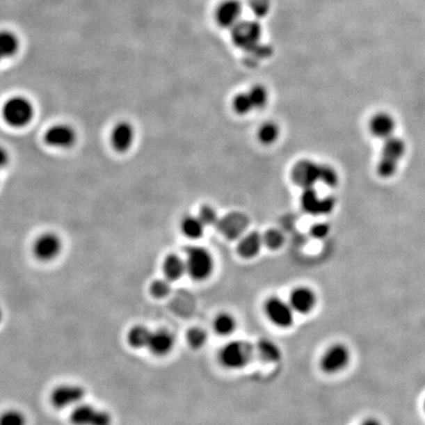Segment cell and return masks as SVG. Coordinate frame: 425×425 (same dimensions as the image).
I'll return each mask as SVG.
<instances>
[{
    "instance_id": "1",
    "label": "cell",
    "mask_w": 425,
    "mask_h": 425,
    "mask_svg": "<svg viewBox=\"0 0 425 425\" xmlns=\"http://www.w3.org/2000/svg\"><path fill=\"white\" fill-rule=\"evenodd\" d=\"M406 151H407V146H406L405 141L396 137L395 135L384 140L378 166H377V173L380 177L383 178L394 177L398 170L401 161L405 156Z\"/></svg>"
},
{
    "instance_id": "2",
    "label": "cell",
    "mask_w": 425,
    "mask_h": 425,
    "mask_svg": "<svg viewBox=\"0 0 425 425\" xmlns=\"http://www.w3.org/2000/svg\"><path fill=\"white\" fill-rule=\"evenodd\" d=\"M254 346L246 341H232L218 353L220 362L229 369H241L252 360Z\"/></svg>"
},
{
    "instance_id": "3",
    "label": "cell",
    "mask_w": 425,
    "mask_h": 425,
    "mask_svg": "<svg viewBox=\"0 0 425 425\" xmlns=\"http://www.w3.org/2000/svg\"><path fill=\"white\" fill-rule=\"evenodd\" d=\"M186 272L195 281H204L214 270L212 255L205 248L192 246L186 250Z\"/></svg>"
},
{
    "instance_id": "4",
    "label": "cell",
    "mask_w": 425,
    "mask_h": 425,
    "mask_svg": "<svg viewBox=\"0 0 425 425\" xmlns=\"http://www.w3.org/2000/svg\"><path fill=\"white\" fill-rule=\"evenodd\" d=\"M34 109L27 99L15 97L6 102L3 108L4 120L13 127H23L32 120Z\"/></svg>"
},
{
    "instance_id": "5",
    "label": "cell",
    "mask_w": 425,
    "mask_h": 425,
    "mask_svg": "<svg viewBox=\"0 0 425 425\" xmlns=\"http://www.w3.org/2000/svg\"><path fill=\"white\" fill-rule=\"evenodd\" d=\"M261 26L256 21H239L232 27V37L241 49L252 51L261 39Z\"/></svg>"
},
{
    "instance_id": "6",
    "label": "cell",
    "mask_w": 425,
    "mask_h": 425,
    "mask_svg": "<svg viewBox=\"0 0 425 425\" xmlns=\"http://www.w3.org/2000/svg\"><path fill=\"white\" fill-rule=\"evenodd\" d=\"M266 315L273 324L280 328H289L293 325L294 311L289 303L279 298H271L265 303Z\"/></svg>"
},
{
    "instance_id": "7",
    "label": "cell",
    "mask_w": 425,
    "mask_h": 425,
    "mask_svg": "<svg viewBox=\"0 0 425 425\" xmlns=\"http://www.w3.org/2000/svg\"><path fill=\"white\" fill-rule=\"evenodd\" d=\"M350 358L351 353L348 348L341 344H337V345L330 346L325 351L320 360V367L326 374H337L348 365Z\"/></svg>"
},
{
    "instance_id": "8",
    "label": "cell",
    "mask_w": 425,
    "mask_h": 425,
    "mask_svg": "<svg viewBox=\"0 0 425 425\" xmlns=\"http://www.w3.org/2000/svg\"><path fill=\"white\" fill-rule=\"evenodd\" d=\"M294 182L303 189H311L320 177V166L310 161L298 163L293 170Z\"/></svg>"
},
{
    "instance_id": "9",
    "label": "cell",
    "mask_w": 425,
    "mask_h": 425,
    "mask_svg": "<svg viewBox=\"0 0 425 425\" xmlns=\"http://www.w3.org/2000/svg\"><path fill=\"white\" fill-rule=\"evenodd\" d=\"M61 239L54 234H42L35 242V255L42 261L52 260L61 253Z\"/></svg>"
},
{
    "instance_id": "10",
    "label": "cell",
    "mask_w": 425,
    "mask_h": 425,
    "mask_svg": "<svg viewBox=\"0 0 425 425\" xmlns=\"http://www.w3.org/2000/svg\"><path fill=\"white\" fill-rule=\"evenodd\" d=\"M84 395V390L79 386L64 385L54 389L51 393V400L54 407L66 408L79 403Z\"/></svg>"
},
{
    "instance_id": "11",
    "label": "cell",
    "mask_w": 425,
    "mask_h": 425,
    "mask_svg": "<svg viewBox=\"0 0 425 425\" xmlns=\"http://www.w3.org/2000/svg\"><path fill=\"white\" fill-rule=\"evenodd\" d=\"M71 422L75 424L106 425L111 422V417L104 412H99L90 406H79L71 414Z\"/></svg>"
},
{
    "instance_id": "12",
    "label": "cell",
    "mask_w": 425,
    "mask_h": 425,
    "mask_svg": "<svg viewBox=\"0 0 425 425\" xmlns=\"http://www.w3.org/2000/svg\"><path fill=\"white\" fill-rule=\"evenodd\" d=\"M75 139L76 134L73 128L63 125H54L45 135L46 143L56 148H68L72 146Z\"/></svg>"
},
{
    "instance_id": "13",
    "label": "cell",
    "mask_w": 425,
    "mask_h": 425,
    "mask_svg": "<svg viewBox=\"0 0 425 425\" xmlns=\"http://www.w3.org/2000/svg\"><path fill=\"white\" fill-rule=\"evenodd\" d=\"M289 305L294 312L300 314H307L316 305V296L306 287H299L294 289L289 296Z\"/></svg>"
},
{
    "instance_id": "14",
    "label": "cell",
    "mask_w": 425,
    "mask_h": 425,
    "mask_svg": "<svg viewBox=\"0 0 425 425\" xmlns=\"http://www.w3.org/2000/svg\"><path fill=\"white\" fill-rule=\"evenodd\" d=\"M396 120L388 113H377L369 121V130L374 136L386 140L394 136L396 130Z\"/></svg>"
},
{
    "instance_id": "15",
    "label": "cell",
    "mask_w": 425,
    "mask_h": 425,
    "mask_svg": "<svg viewBox=\"0 0 425 425\" xmlns=\"http://www.w3.org/2000/svg\"><path fill=\"white\" fill-rule=\"evenodd\" d=\"M241 11V4L237 0H227L218 6L216 19L222 27L232 28L239 22Z\"/></svg>"
},
{
    "instance_id": "16",
    "label": "cell",
    "mask_w": 425,
    "mask_h": 425,
    "mask_svg": "<svg viewBox=\"0 0 425 425\" xmlns=\"http://www.w3.org/2000/svg\"><path fill=\"white\" fill-rule=\"evenodd\" d=\"M175 345V338L173 334L167 330H159L152 333L147 348L155 355H167L173 350Z\"/></svg>"
},
{
    "instance_id": "17",
    "label": "cell",
    "mask_w": 425,
    "mask_h": 425,
    "mask_svg": "<svg viewBox=\"0 0 425 425\" xmlns=\"http://www.w3.org/2000/svg\"><path fill=\"white\" fill-rule=\"evenodd\" d=\"M134 129L128 122H120L113 129L111 142L116 151L125 152L131 147Z\"/></svg>"
},
{
    "instance_id": "18",
    "label": "cell",
    "mask_w": 425,
    "mask_h": 425,
    "mask_svg": "<svg viewBox=\"0 0 425 425\" xmlns=\"http://www.w3.org/2000/svg\"><path fill=\"white\" fill-rule=\"evenodd\" d=\"M246 225L248 222L243 216L232 214L220 220V230L227 239H234L241 236L246 230Z\"/></svg>"
},
{
    "instance_id": "19",
    "label": "cell",
    "mask_w": 425,
    "mask_h": 425,
    "mask_svg": "<svg viewBox=\"0 0 425 425\" xmlns=\"http://www.w3.org/2000/svg\"><path fill=\"white\" fill-rule=\"evenodd\" d=\"M262 246L263 236L257 232H253L242 237L237 250L241 257L250 259L257 255Z\"/></svg>"
},
{
    "instance_id": "20",
    "label": "cell",
    "mask_w": 425,
    "mask_h": 425,
    "mask_svg": "<svg viewBox=\"0 0 425 425\" xmlns=\"http://www.w3.org/2000/svg\"><path fill=\"white\" fill-rule=\"evenodd\" d=\"M163 271L168 281H177L186 272V264L179 256L170 254L163 261Z\"/></svg>"
},
{
    "instance_id": "21",
    "label": "cell",
    "mask_w": 425,
    "mask_h": 425,
    "mask_svg": "<svg viewBox=\"0 0 425 425\" xmlns=\"http://www.w3.org/2000/svg\"><path fill=\"white\" fill-rule=\"evenodd\" d=\"M301 206L306 213L311 215H323V199L318 197L313 187L305 189L301 196Z\"/></svg>"
},
{
    "instance_id": "22",
    "label": "cell",
    "mask_w": 425,
    "mask_h": 425,
    "mask_svg": "<svg viewBox=\"0 0 425 425\" xmlns=\"http://www.w3.org/2000/svg\"><path fill=\"white\" fill-rule=\"evenodd\" d=\"M259 355L268 362H277L281 360L282 353L276 344L267 339H261L256 345Z\"/></svg>"
},
{
    "instance_id": "23",
    "label": "cell",
    "mask_w": 425,
    "mask_h": 425,
    "mask_svg": "<svg viewBox=\"0 0 425 425\" xmlns=\"http://www.w3.org/2000/svg\"><path fill=\"white\" fill-rule=\"evenodd\" d=\"M19 40L15 35L10 32H0V61L10 58L17 52Z\"/></svg>"
},
{
    "instance_id": "24",
    "label": "cell",
    "mask_w": 425,
    "mask_h": 425,
    "mask_svg": "<svg viewBox=\"0 0 425 425\" xmlns=\"http://www.w3.org/2000/svg\"><path fill=\"white\" fill-rule=\"evenodd\" d=\"M204 227L205 225L200 220V218L189 217L184 218L182 222V232L185 236L190 239H200L204 234Z\"/></svg>"
},
{
    "instance_id": "25",
    "label": "cell",
    "mask_w": 425,
    "mask_h": 425,
    "mask_svg": "<svg viewBox=\"0 0 425 425\" xmlns=\"http://www.w3.org/2000/svg\"><path fill=\"white\" fill-rule=\"evenodd\" d=\"M152 332L144 326H135L128 334V343L132 348H147L151 338Z\"/></svg>"
},
{
    "instance_id": "26",
    "label": "cell",
    "mask_w": 425,
    "mask_h": 425,
    "mask_svg": "<svg viewBox=\"0 0 425 425\" xmlns=\"http://www.w3.org/2000/svg\"><path fill=\"white\" fill-rule=\"evenodd\" d=\"M236 327V320L229 313H220L214 321V329L220 336H230L234 333Z\"/></svg>"
},
{
    "instance_id": "27",
    "label": "cell",
    "mask_w": 425,
    "mask_h": 425,
    "mask_svg": "<svg viewBox=\"0 0 425 425\" xmlns=\"http://www.w3.org/2000/svg\"><path fill=\"white\" fill-rule=\"evenodd\" d=\"M207 333L201 328H192L187 332V343L192 348H201L207 342Z\"/></svg>"
},
{
    "instance_id": "28",
    "label": "cell",
    "mask_w": 425,
    "mask_h": 425,
    "mask_svg": "<svg viewBox=\"0 0 425 425\" xmlns=\"http://www.w3.org/2000/svg\"><path fill=\"white\" fill-rule=\"evenodd\" d=\"M278 136H279V129L274 123H265L259 129L258 138L261 143L266 145L274 143Z\"/></svg>"
},
{
    "instance_id": "29",
    "label": "cell",
    "mask_w": 425,
    "mask_h": 425,
    "mask_svg": "<svg viewBox=\"0 0 425 425\" xmlns=\"http://www.w3.org/2000/svg\"><path fill=\"white\" fill-rule=\"evenodd\" d=\"M232 106H234V111L239 115H246L254 109L251 99L249 98L248 93V94L237 95L234 99Z\"/></svg>"
},
{
    "instance_id": "30",
    "label": "cell",
    "mask_w": 425,
    "mask_h": 425,
    "mask_svg": "<svg viewBox=\"0 0 425 425\" xmlns=\"http://www.w3.org/2000/svg\"><path fill=\"white\" fill-rule=\"evenodd\" d=\"M249 98L253 104L254 109H262L267 104L268 95L264 88L261 86L253 87L248 93Z\"/></svg>"
},
{
    "instance_id": "31",
    "label": "cell",
    "mask_w": 425,
    "mask_h": 425,
    "mask_svg": "<svg viewBox=\"0 0 425 425\" xmlns=\"http://www.w3.org/2000/svg\"><path fill=\"white\" fill-rule=\"evenodd\" d=\"M282 243H284V236L279 230H268L263 236V244L273 250L281 248Z\"/></svg>"
},
{
    "instance_id": "32",
    "label": "cell",
    "mask_w": 425,
    "mask_h": 425,
    "mask_svg": "<svg viewBox=\"0 0 425 425\" xmlns=\"http://www.w3.org/2000/svg\"><path fill=\"white\" fill-rule=\"evenodd\" d=\"M150 291L157 298H163L167 296L170 291V284L168 280H156L152 282Z\"/></svg>"
},
{
    "instance_id": "33",
    "label": "cell",
    "mask_w": 425,
    "mask_h": 425,
    "mask_svg": "<svg viewBox=\"0 0 425 425\" xmlns=\"http://www.w3.org/2000/svg\"><path fill=\"white\" fill-rule=\"evenodd\" d=\"M323 184L328 186H335L339 182V177L333 168L329 166H320V177Z\"/></svg>"
},
{
    "instance_id": "34",
    "label": "cell",
    "mask_w": 425,
    "mask_h": 425,
    "mask_svg": "<svg viewBox=\"0 0 425 425\" xmlns=\"http://www.w3.org/2000/svg\"><path fill=\"white\" fill-rule=\"evenodd\" d=\"M25 424V417L16 410H9L0 417L1 425H22Z\"/></svg>"
},
{
    "instance_id": "35",
    "label": "cell",
    "mask_w": 425,
    "mask_h": 425,
    "mask_svg": "<svg viewBox=\"0 0 425 425\" xmlns=\"http://www.w3.org/2000/svg\"><path fill=\"white\" fill-rule=\"evenodd\" d=\"M251 10L259 17H263L269 12L270 0H249Z\"/></svg>"
},
{
    "instance_id": "36",
    "label": "cell",
    "mask_w": 425,
    "mask_h": 425,
    "mask_svg": "<svg viewBox=\"0 0 425 425\" xmlns=\"http://www.w3.org/2000/svg\"><path fill=\"white\" fill-rule=\"evenodd\" d=\"M199 218H200V220L205 225H214L218 222L217 213L215 212L213 208L209 207V206H205V207L201 209Z\"/></svg>"
},
{
    "instance_id": "37",
    "label": "cell",
    "mask_w": 425,
    "mask_h": 425,
    "mask_svg": "<svg viewBox=\"0 0 425 425\" xmlns=\"http://www.w3.org/2000/svg\"><path fill=\"white\" fill-rule=\"evenodd\" d=\"M330 227L326 224H316L311 227L310 232L314 239H325L329 234Z\"/></svg>"
},
{
    "instance_id": "38",
    "label": "cell",
    "mask_w": 425,
    "mask_h": 425,
    "mask_svg": "<svg viewBox=\"0 0 425 425\" xmlns=\"http://www.w3.org/2000/svg\"><path fill=\"white\" fill-rule=\"evenodd\" d=\"M7 163H8V154L6 150L0 147V168L6 167Z\"/></svg>"
},
{
    "instance_id": "39",
    "label": "cell",
    "mask_w": 425,
    "mask_h": 425,
    "mask_svg": "<svg viewBox=\"0 0 425 425\" xmlns=\"http://www.w3.org/2000/svg\"><path fill=\"white\" fill-rule=\"evenodd\" d=\"M1 317H2V312H1V310H0V320H1Z\"/></svg>"
}]
</instances>
